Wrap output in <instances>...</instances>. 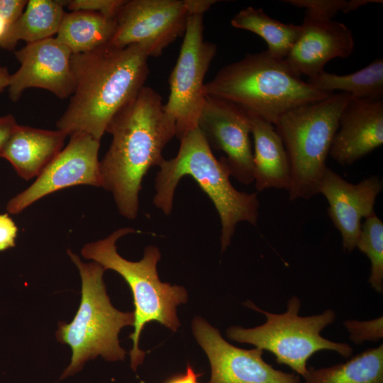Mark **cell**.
I'll return each mask as SVG.
<instances>
[{
    "mask_svg": "<svg viewBox=\"0 0 383 383\" xmlns=\"http://www.w3.org/2000/svg\"><path fill=\"white\" fill-rule=\"evenodd\" d=\"M11 74L6 67L0 65V93L9 87Z\"/></svg>",
    "mask_w": 383,
    "mask_h": 383,
    "instance_id": "836d02e7",
    "label": "cell"
},
{
    "mask_svg": "<svg viewBox=\"0 0 383 383\" xmlns=\"http://www.w3.org/2000/svg\"><path fill=\"white\" fill-rule=\"evenodd\" d=\"M231 24L261 37L267 45V51L279 60L287 57L301 30L300 25L282 23L269 16L262 9L252 6L241 9L232 18Z\"/></svg>",
    "mask_w": 383,
    "mask_h": 383,
    "instance_id": "603a6c76",
    "label": "cell"
},
{
    "mask_svg": "<svg viewBox=\"0 0 383 383\" xmlns=\"http://www.w3.org/2000/svg\"><path fill=\"white\" fill-rule=\"evenodd\" d=\"M187 10L180 0H129L119 9L109 45L125 48L139 44L150 57L160 56L184 34Z\"/></svg>",
    "mask_w": 383,
    "mask_h": 383,
    "instance_id": "30bf717a",
    "label": "cell"
},
{
    "mask_svg": "<svg viewBox=\"0 0 383 383\" xmlns=\"http://www.w3.org/2000/svg\"><path fill=\"white\" fill-rule=\"evenodd\" d=\"M369 258L371 267L368 282L377 292H383V223L375 213L366 218L356 247Z\"/></svg>",
    "mask_w": 383,
    "mask_h": 383,
    "instance_id": "d4e9b609",
    "label": "cell"
},
{
    "mask_svg": "<svg viewBox=\"0 0 383 383\" xmlns=\"http://www.w3.org/2000/svg\"><path fill=\"white\" fill-rule=\"evenodd\" d=\"M343 324L350 334V338L355 344H361L365 341H378L383 337L382 316L364 321L348 320Z\"/></svg>",
    "mask_w": 383,
    "mask_h": 383,
    "instance_id": "4316f807",
    "label": "cell"
},
{
    "mask_svg": "<svg viewBox=\"0 0 383 383\" xmlns=\"http://www.w3.org/2000/svg\"><path fill=\"white\" fill-rule=\"evenodd\" d=\"M353 98L345 92L333 94L325 100L286 112L274 125L289 160L291 201L309 199L318 194L340 116Z\"/></svg>",
    "mask_w": 383,
    "mask_h": 383,
    "instance_id": "52a82bcc",
    "label": "cell"
},
{
    "mask_svg": "<svg viewBox=\"0 0 383 383\" xmlns=\"http://www.w3.org/2000/svg\"><path fill=\"white\" fill-rule=\"evenodd\" d=\"M201 374L196 373L193 367L188 365L187 370L184 374L175 375L165 383H199L198 378Z\"/></svg>",
    "mask_w": 383,
    "mask_h": 383,
    "instance_id": "1f68e13d",
    "label": "cell"
},
{
    "mask_svg": "<svg viewBox=\"0 0 383 383\" xmlns=\"http://www.w3.org/2000/svg\"><path fill=\"white\" fill-rule=\"evenodd\" d=\"M115 29V18L94 12L74 11L64 13L55 38L72 54L84 53L106 45Z\"/></svg>",
    "mask_w": 383,
    "mask_h": 383,
    "instance_id": "ffe728a7",
    "label": "cell"
},
{
    "mask_svg": "<svg viewBox=\"0 0 383 383\" xmlns=\"http://www.w3.org/2000/svg\"><path fill=\"white\" fill-rule=\"evenodd\" d=\"M149 57L139 44L72 54L74 91L57 130L67 135L86 133L100 141L113 116L144 87Z\"/></svg>",
    "mask_w": 383,
    "mask_h": 383,
    "instance_id": "7a4b0ae2",
    "label": "cell"
},
{
    "mask_svg": "<svg viewBox=\"0 0 383 383\" xmlns=\"http://www.w3.org/2000/svg\"><path fill=\"white\" fill-rule=\"evenodd\" d=\"M383 183L371 176L357 184L347 182L326 167L318 186L328 203V214L342 237L343 248L348 252L356 247L361 231V221L374 213V207Z\"/></svg>",
    "mask_w": 383,
    "mask_h": 383,
    "instance_id": "9a60e30c",
    "label": "cell"
},
{
    "mask_svg": "<svg viewBox=\"0 0 383 383\" xmlns=\"http://www.w3.org/2000/svg\"><path fill=\"white\" fill-rule=\"evenodd\" d=\"M254 139L253 177L258 192L284 189L291 184V167L283 141L273 124L248 113Z\"/></svg>",
    "mask_w": 383,
    "mask_h": 383,
    "instance_id": "d6986e66",
    "label": "cell"
},
{
    "mask_svg": "<svg viewBox=\"0 0 383 383\" xmlns=\"http://www.w3.org/2000/svg\"><path fill=\"white\" fill-rule=\"evenodd\" d=\"M34 182L7 203L9 213L18 214L40 199L76 185L101 187L98 159L100 141L88 133L77 132Z\"/></svg>",
    "mask_w": 383,
    "mask_h": 383,
    "instance_id": "8fae6325",
    "label": "cell"
},
{
    "mask_svg": "<svg viewBox=\"0 0 383 383\" xmlns=\"http://www.w3.org/2000/svg\"><path fill=\"white\" fill-rule=\"evenodd\" d=\"M67 253L79 270L82 279V296L79 309L70 323L59 322L57 340L68 345L71 361L60 379L81 370L84 363L101 355L108 361L122 360L126 351L118 338L121 329L133 326V312L115 309L107 295L104 267L96 262L84 263L77 255Z\"/></svg>",
    "mask_w": 383,
    "mask_h": 383,
    "instance_id": "8992f818",
    "label": "cell"
},
{
    "mask_svg": "<svg viewBox=\"0 0 383 383\" xmlns=\"http://www.w3.org/2000/svg\"><path fill=\"white\" fill-rule=\"evenodd\" d=\"M14 55L20 67L11 74L7 88L12 101H18L29 88L46 89L60 99L71 96L74 91L72 52L55 37L26 43Z\"/></svg>",
    "mask_w": 383,
    "mask_h": 383,
    "instance_id": "5bb4252c",
    "label": "cell"
},
{
    "mask_svg": "<svg viewBox=\"0 0 383 383\" xmlns=\"http://www.w3.org/2000/svg\"><path fill=\"white\" fill-rule=\"evenodd\" d=\"M18 125L15 117L11 114L0 116V156L6 142Z\"/></svg>",
    "mask_w": 383,
    "mask_h": 383,
    "instance_id": "4dcf8cb0",
    "label": "cell"
},
{
    "mask_svg": "<svg viewBox=\"0 0 383 383\" xmlns=\"http://www.w3.org/2000/svg\"><path fill=\"white\" fill-rule=\"evenodd\" d=\"M187 14L183 42L169 78V97L164 104L175 123L179 139L198 127L206 97L204 78L217 52L214 43L204 39V13Z\"/></svg>",
    "mask_w": 383,
    "mask_h": 383,
    "instance_id": "9c48e42d",
    "label": "cell"
},
{
    "mask_svg": "<svg viewBox=\"0 0 383 383\" xmlns=\"http://www.w3.org/2000/svg\"><path fill=\"white\" fill-rule=\"evenodd\" d=\"M126 0H70L61 1L72 11H84L98 13L115 18Z\"/></svg>",
    "mask_w": 383,
    "mask_h": 383,
    "instance_id": "83f0119b",
    "label": "cell"
},
{
    "mask_svg": "<svg viewBox=\"0 0 383 383\" xmlns=\"http://www.w3.org/2000/svg\"><path fill=\"white\" fill-rule=\"evenodd\" d=\"M215 0H184V4L187 13H204L209 8L218 2Z\"/></svg>",
    "mask_w": 383,
    "mask_h": 383,
    "instance_id": "d6a6232c",
    "label": "cell"
},
{
    "mask_svg": "<svg viewBox=\"0 0 383 383\" xmlns=\"http://www.w3.org/2000/svg\"><path fill=\"white\" fill-rule=\"evenodd\" d=\"M245 305L262 313L266 322L252 328L232 326L227 330L228 338L270 352L277 362L290 367L298 375L305 376L308 360L317 352L333 350L344 357L353 353L349 344L333 342L321 335L335 319V313L331 309L321 314L300 316L301 301L296 296L289 299L283 313L263 311L250 301Z\"/></svg>",
    "mask_w": 383,
    "mask_h": 383,
    "instance_id": "ba28073f",
    "label": "cell"
},
{
    "mask_svg": "<svg viewBox=\"0 0 383 383\" xmlns=\"http://www.w3.org/2000/svg\"><path fill=\"white\" fill-rule=\"evenodd\" d=\"M61 1L29 0L19 18L11 25L0 47L13 50L19 40L27 43L52 38L65 13Z\"/></svg>",
    "mask_w": 383,
    "mask_h": 383,
    "instance_id": "44dd1931",
    "label": "cell"
},
{
    "mask_svg": "<svg viewBox=\"0 0 383 383\" xmlns=\"http://www.w3.org/2000/svg\"><path fill=\"white\" fill-rule=\"evenodd\" d=\"M18 228L8 213H0V251L15 246Z\"/></svg>",
    "mask_w": 383,
    "mask_h": 383,
    "instance_id": "f1b7e54d",
    "label": "cell"
},
{
    "mask_svg": "<svg viewBox=\"0 0 383 383\" xmlns=\"http://www.w3.org/2000/svg\"><path fill=\"white\" fill-rule=\"evenodd\" d=\"M383 143V100L353 98L344 108L329 155L350 165Z\"/></svg>",
    "mask_w": 383,
    "mask_h": 383,
    "instance_id": "e0dca14e",
    "label": "cell"
},
{
    "mask_svg": "<svg viewBox=\"0 0 383 383\" xmlns=\"http://www.w3.org/2000/svg\"><path fill=\"white\" fill-rule=\"evenodd\" d=\"M300 26V33L284 59L297 76L314 77L324 71L330 60L352 54L354 38L345 24L304 17Z\"/></svg>",
    "mask_w": 383,
    "mask_h": 383,
    "instance_id": "2e32d148",
    "label": "cell"
},
{
    "mask_svg": "<svg viewBox=\"0 0 383 383\" xmlns=\"http://www.w3.org/2000/svg\"><path fill=\"white\" fill-rule=\"evenodd\" d=\"M290 5L306 10L305 17L329 21L339 13H350L370 3H382L380 0H285Z\"/></svg>",
    "mask_w": 383,
    "mask_h": 383,
    "instance_id": "484cf974",
    "label": "cell"
},
{
    "mask_svg": "<svg viewBox=\"0 0 383 383\" xmlns=\"http://www.w3.org/2000/svg\"><path fill=\"white\" fill-rule=\"evenodd\" d=\"M177 155L164 160L155 178L153 204L165 214L173 207L176 188L184 176L191 177L213 202L221 224V251L231 243L237 224L246 221L256 226L260 203L257 193L237 190L231 183L230 171L223 157L216 158L199 127L179 138Z\"/></svg>",
    "mask_w": 383,
    "mask_h": 383,
    "instance_id": "3957f363",
    "label": "cell"
},
{
    "mask_svg": "<svg viewBox=\"0 0 383 383\" xmlns=\"http://www.w3.org/2000/svg\"><path fill=\"white\" fill-rule=\"evenodd\" d=\"M302 383H383V345L328 367H309Z\"/></svg>",
    "mask_w": 383,
    "mask_h": 383,
    "instance_id": "7402d4cb",
    "label": "cell"
},
{
    "mask_svg": "<svg viewBox=\"0 0 383 383\" xmlns=\"http://www.w3.org/2000/svg\"><path fill=\"white\" fill-rule=\"evenodd\" d=\"M207 96L232 102L275 125L286 112L331 96L295 74L267 51L247 54L222 67L205 84Z\"/></svg>",
    "mask_w": 383,
    "mask_h": 383,
    "instance_id": "277c9868",
    "label": "cell"
},
{
    "mask_svg": "<svg viewBox=\"0 0 383 383\" xmlns=\"http://www.w3.org/2000/svg\"><path fill=\"white\" fill-rule=\"evenodd\" d=\"M198 127L211 148L223 152L231 175L244 184L254 181L248 113L238 105L207 96Z\"/></svg>",
    "mask_w": 383,
    "mask_h": 383,
    "instance_id": "4fadbf2b",
    "label": "cell"
},
{
    "mask_svg": "<svg viewBox=\"0 0 383 383\" xmlns=\"http://www.w3.org/2000/svg\"><path fill=\"white\" fill-rule=\"evenodd\" d=\"M27 3L26 0H0V16L11 26L21 16Z\"/></svg>",
    "mask_w": 383,
    "mask_h": 383,
    "instance_id": "f546056e",
    "label": "cell"
},
{
    "mask_svg": "<svg viewBox=\"0 0 383 383\" xmlns=\"http://www.w3.org/2000/svg\"><path fill=\"white\" fill-rule=\"evenodd\" d=\"M106 132L112 140L99 161L101 187L113 194L119 213L133 220L143 179L165 160L163 149L177 134L175 123L166 113L160 95L144 86L113 116Z\"/></svg>",
    "mask_w": 383,
    "mask_h": 383,
    "instance_id": "6da1fadb",
    "label": "cell"
},
{
    "mask_svg": "<svg viewBox=\"0 0 383 383\" xmlns=\"http://www.w3.org/2000/svg\"><path fill=\"white\" fill-rule=\"evenodd\" d=\"M192 331L210 362L211 375L206 383H302L299 375L267 363L262 350H245L230 344L200 317L194 319Z\"/></svg>",
    "mask_w": 383,
    "mask_h": 383,
    "instance_id": "7c38bea8",
    "label": "cell"
},
{
    "mask_svg": "<svg viewBox=\"0 0 383 383\" xmlns=\"http://www.w3.org/2000/svg\"><path fill=\"white\" fill-rule=\"evenodd\" d=\"M67 136L57 129L18 125L0 157L11 164L18 176L29 180L37 177L63 149Z\"/></svg>",
    "mask_w": 383,
    "mask_h": 383,
    "instance_id": "ac0fdd59",
    "label": "cell"
},
{
    "mask_svg": "<svg viewBox=\"0 0 383 383\" xmlns=\"http://www.w3.org/2000/svg\"><path fill=\"white\" fill-rule=\"evenodd\" d=\"M10 25L0 16V43L5 37Z\"/></svg>",
    "mask_w": 383,
    "mask_h": 383,
    "instance_id": "e575fe53",
    "label": "cell"
},
{
    "mask_svg": "<svg viewBox=\"0 0 383 383\" xmlns=\"http://www.w3.org/2000/svg\"><path fill=\"white\" fill-rule=\"evenodd\" d=\"M135 232L131 228H119L104 239L87 243L81 253L84 258L101 265L105 270H112L118 273L131 290L135 310L134 331L129 335L133 345L129 355L131 367L136 371L145 355L138 347L144 326L156 321L176 331L180 326L177 306L187 302V292L183 287L160 280L157 265L161 254L158 248L153 245L145 248L143 257L138 262L129 261L118 253L116 241Z\"/></svg>",
    "mask_w": 383,
    "mask_h": 383,
    "instance_id": "5b68a950",
    "label": "cell"
},
{
    "mask_svg": "<svg viewBox=\"0 0 383 383\" xmlns=\"http://www.w3.org/2000/svg\"><path fill=\"white\" fill-rule=\"evenodd\" d=\"M306 82L316 89L326 92L339 90L353 98L382 99L383 60L375 59L364 68L349 74L338 75L323 71L308 78Z\"/></svg>",
    "mask_w": 383,
    "mask_h": 383,
    "instance_id": "cb8c5ba5",
    "label": "cell"
}]
</instances>
